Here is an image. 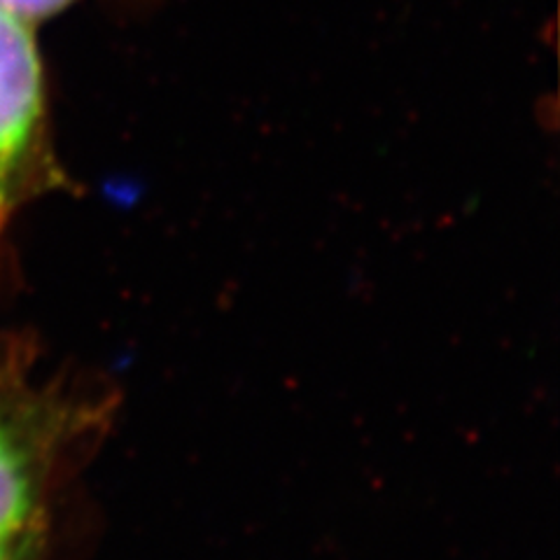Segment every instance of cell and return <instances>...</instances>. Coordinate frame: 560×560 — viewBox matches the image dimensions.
<instances>
[{"mask_svg": "<svg viewBox=\"0 0 560 560\" xmlns=\"http://www.w3.org/2000/svg\"><path fill=\"white\" fill-rule=\"evenodd\" d=\"M33 353L0 339V535L45 528V500L66 451L96 432L110 405L31 374Z\"/></svg>", "mask_w": 560, "mask_h": 560, "instance_id": "6da1fadb", "label": "cell"}, {"mask_svg": "<svg viewBox=\"0 0 560 560\" xmlns=\"http://www.w3.org/2000/svg\"><path fill=\"white\" fill-rule=\"evenodd\" d=\"M61 185L33 28L0 8V241L31 199Z\"/></svg>", "mask_w": 560, "mask_h": 560, "instance_id": "7a4b0ae2", "label": "cell"}, {"mask_svg": "<svg viewBox=\"0 0 560 560\" xmlns=\"http://www.w3.org/2000/svg\"><path fill=\"white\" fill-rule=\"evenodd\" d=\"M0 560H45V528L0 535Z\"/></svg>", "mask_w": 560, "mask_h": 560, "instance_id": "3957f363", "label": "cell"}, {"mask_svg": "<svg viewBox=\"0 0 560 560\" xmlns=\"http://www.w3.org/2000/svg\"><path fill=\"white\" fill-rule=\"evenodd\" d=\"M75 3L78 0H0V8L33 24L49 20V16H55Z\"/></svg>", "mask_w": 560, "mask_h": 560, "instance_id": "277c9868", "label": "cell"}]
</instances>
